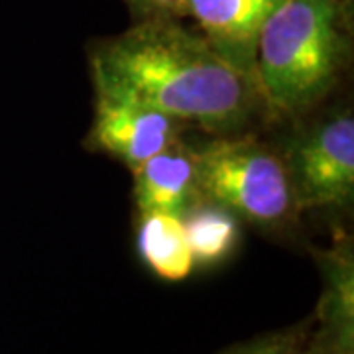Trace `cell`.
Returning a JSON list of instances; mask_svg holds the SVG:
<instances>
[{
	"instance_id": "1",
	"label": "cell",
	"mask_w": 354,
	"mask_h": 354,
	"mask_svg": "<svg viewBox=\"0 0 354 354\" xmlns=\"http://www.w3.org/2000/svg\"><path fill=\"white\" fill-rule=\"evenodd\" d=\"M95 88L142 102L179 122L223 128L241 122L252 102V75L207 41L156 18L93 55Z\"/></svg>"
},
{
	"instance_id": "2",
	"label": "cell",
	"mask_w": 354,
	"mask_h": 354,
	"mask_svg": "<svg viewBox=\"0 0 354 354\" xmlns=\"http://www.w3.org/2000/svg\"><path fill=\"white\" fill-rule=\"evenodd\" d=\"M342 55V0H283L258 38L256 87L279 111L301 109L330 87Z\"/></svg>"
},
{
	"instance_id": "3",
	"label": "cell",
	"mask_w": 354,
	"mask_h": 354,
	"mask_svg": "<svg viewBox=\"0 0 354 354\" xmlns=\"http://www.w3.org/2000/svg\"><path fill=\"white\" fill-rule=\"evenodd\" d=\"M199 197L254 223H278L293 203L290 171L250 140H223L195 152Z\"/></svg>"
},
{
	"instance_id": "4",
	"label": "cell",
	"mask_w": 354,
	"mask_h": 354,
	"mask_svg": "<svg viewBox=\"0 0 354 354\" xmlns=\"http://www.w3.org/2000/svg\"><path fill=\"white\" fill-rule=\"evenodd\" d=\"M293 199L304 207L344 205L354 191V120L337 116L307 134L291 153Z\"/></svg>"
},
{
	"instance_id": "5",
	"label": "cell",
	"mask_w": 354,
	"mask_h": 354,
	"mask_svg": "<svg viewBox=\"0 0 354 354\" xmlns=\"http://www.w3.org/2000/svg\"><path fill=\"white\" fill-rule=\"evenodd\" d=\"M181 122L142 102L97 88L93 144L132 169L177 142Z\"/></svg>"
},
{
	"instance_id": "6",
	"label": "cell",
	"mask_w": 354,
	"mask_h": 354,
	"mask_svg": "<svg viewBox=\"0 0 354 354\" xmlns=\"http://www.w3.org/2000/svg\"><path fill=\"white\" fill-rule=\"evenodd\" d=\"M281 2L283 0H187V14L197 20L205 39L218 53L254 77L260 32Z\"/></svg>"
},
{
	"instance_id": "7",
	"label": "cell",
	"mask_w": 354,
	"mask_h": 354,
	"mask_svg": "<svg viewBox=\"0 0 354 354\" xmlns=\"http://www.w3.org/2000/svg\"><path fill=\"white\" fill-rule=\"evenodd\" d=\"M132 174L140 215L167 213L181 216L199 197L195 152L181 148L179 142L132 167Z\"/></svg>"
},
{
	"instance_id": "8",
	"label": "cell",
	"mask_w": 354,
	"mask_h": 354,
	"mask_svg": "<svg viewBox=\"0 0 354 354\" xmlns=\"http://www.w3.org/2000/svg\"><path fill=\"white\" fill-rule=\"evenodd\" d=\"M138 252L142 262L165 281H181L195 270V258L181 216L167 213L142 215Z\"/></svg>"
},
{
	"instance_id": "9",
	"label": "cell",
	"mask_w": 354,
	"mask_h": 354,
	"mask_svg": "<svg viewBox=\"0 0 354 354\" xmlns=\"http://www.w3.org/2000/svg\"><path fill=\"white\" fill-rule=\"evenodd\" d=\"M189 241L195 266L221 262L232 252L239 241V225L234 215L215 203L191 205L181 215Z\"/></svg>"
},
{
	"instance_id": "10",
	"label": "cell",
	"mask_w": 354,
	"mask_h": 354,
	"mask_svg": "<svg viewBox=\"0 0 354 354\" xmlns=\"http://www.w3.org/2000/svg\"><path fill=\"white\" fill-rule=\"evenodd\" d=\"M223 354H333V344L325 327L321 330L297 327L244 342Z\"/></svg>"
},
{
	"instance_id": "11",
	"label": "cell",
	"mask_w": 354,
	"mask_h": 354,
	"mask_svg": "<svg viewBox=\"0 0 354 354\" xmlns=\"http://www.w3.org/2000/svg\"><path fill=\"white\" fill-rule=\"evenodd\" d=\"M130 2H134L144 12H150L160 18L187 14V0H130Z\"/></svg>"
}]
</instances>
